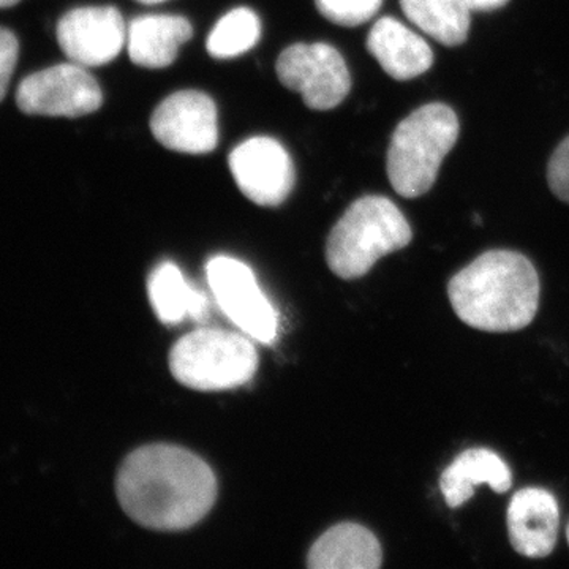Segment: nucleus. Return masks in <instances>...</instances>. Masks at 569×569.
<instances>
[{
    "instance_id": "nucleus-10",
    "label": "nucleus",
    "mask_w": 569,
    "mask_h": 569,
    "mask_svg": "<svg viewBox=\"0 0 569 569\" xmlns=\"http://www.w3.org/2000/svg\"><path fill=\"white\" fill-rule=\"evenodd\" d=\"M151 132L171 151L211 152L219 144L216 103L200 91L171 93L153 111Z\"/></svg>"
},
{
    "instance_id": "nucleus-1",
    "label": "nucleus",
    "mask_w": 569,
    "mask_h": 569,
    "mask_svg": "<svg viewBox=\"0 0 569 569\" xmlns=\"http://www.w3.org/2000/svg\"><path fill=\"white\" fill-rule=\"evenodd\" d=\"M123 511L146 529L197 526L217 498L216 475L203 459L173 445H149L127 456L116 481Z\"/></svg>"
},
{
    "instance_id": "nucleus-25",
    "label": "nucleus",
    "mask_w": 569,
    "mask_h": 569,
    "mask_svg": "<svg viewBox=\"0 0 569 569\" xmlns=\"http://www.w3.org/2000/svg\"><path fill=\"white\" fill-rule=\"evenodd\" d=\"M137 2L146 3V6H152V3L167 2V0H137Z\"/></svg>"
},
{
    "instance_id": "nucleus-5",
    "label": "nucleus",
    "mask_w": 569,
    "mask_h": 569,
    "mask_svg": "<svg viewBox=\"0 0 569 569\" xmlns=\"http://www.w3.org/2000/svg\"><path fill=\"white\" fill-rule=\"evenodd\" d=\"M258 369L257 348L249 336L222 329H198L170 351V370L183 387L224 391L244 387Z\"/></svg>"
},
{
    "instance_id": "nucleus-14",
    "label": "nucleus",
    "mask_w": 569,
    "mask_h": 569,
    "mask_svg": "<svg viewBox=\"0 0 569 569\" xmlns=\"http://www.w3.org/2000/svg\"><path fill=\"white\" fill-rule=\"evenodd\" d=\"M189 20L176 14H146L127 28V48L133 63L144 69H164L178 58L186 41L192 39Z\"/></svg>"
},
{
    "instance_id": "nucleus-17",
    "label": "nucleus",
    "mask_w": 569,
    "mask_h": 569,
    "mask_svg": "<svg viewBox=\"0 0 569 569\" xmlns=\"http://www.w3.org/2000/svg\"><path fill=\"white\" fill-rule=\"evenodd\" d=\"M148 293L153 312L164 325L208 320V296L187 282L181 269L170 261L153 269L148 280Z\"/></svg>"
},
{
    "instance_id": "nucleus-12",
    "label": "nucleus",
    "mask_w": 569,
    "mask_h": 569,
    "mask_svg": "<svg viewBox=\"0 0 569 569\" xmlns=\"http://www.w3.org/2000/svg\"><path fill=\"white\" fill-rule=\"evenodd\" d=\"M559 518V503L548 490H519L511 498L507 516L512 548L529 559H545L556 548Z\"/></svg>"
},
{
    "instance_id": "nucleus-7",
    "label": "nucleus",
    "mask_w": 569,
    "mask_h": 569,
    "mask_svg": "<svg viewBox=\"0 0 569 569\" xmlns=\"http://www.w3.org/2000/svg\"><path fill=\"white\" fill-rule=\"evenodd\" d=\"M276 70L284 88L298 92L312 110H332L350 93V70L331 44H291L277 59Z\"/></svg>"
},
{
    "instance_id": "nucleus-2",
    "label": "nucleus",
    "mask_w": 569,
    "mask_h": 569,
    "mask_svg": "<svg viewBox=\"0 0 569 569\" xmlns=\"http://www.w3.org/2000/svg\"><path fill=\"white\" fill-rule=\"evenodd\" d=\"M539 277L529 258L512 250L479 254L448 284L456 316L486 332H515L535 320Z\"/></svg>"
},
{
    "instance_id": "nucleus-21",
    "label": "nucleus",
    "mask_w": 569,
    "mask_h": 569,
    "mask_svg": "<svg viewBox=\"0 0 569 569\" xmlns=\"http://www.w3.org/2000/svg\"><path fill=\"white\" fill-rule=\"evenodd\" d=\"M548 182L552 193L569 204V137L560 142L550 157Z\"/></svg>"
},
{
    "instance_id": "nucleus-15",
    "label": "nucleus",
    "mask_w": 569,
    "mask_h": 569,
    "mask_svg": "<svg viewBox=\"0 0 569 569\" xmlns=\"http://www.w3.org/2000/svg\"><path fill=\"white\" fill-rule=\"evenodd\" d=\"M383 552L372 531L358 523H339L321 535L307 557L312 569H377Z\"/></svg>"
},
{
    "instance_id": "nucleus-4",
    "label": "nucleus",
    "mask_w": 569,
    "mask_h": 569,
    "mask_svg": "<svg viewBox=\"0 0 569 569\" xmlns=\"http://www.w3.org/2000/svg\"><path fill=\"white\" fill-rule=\"evenodd\" d=\"M459 132L458 114L448 104L429 103L411 112L389 142L387 170L392 189L403 198L429 192Z\"/></svg>"
},
{
    "instance_id": "nucleus-26",
    "label": "nucleus",
    "mask_w": 569,
    "mask_h": 569,
    "mask_svg": "<svg viewBox=\"0 0 569 569\" xmlns=\"http://www.w3.org/2000/svg\"><path fill=\"white\" fill-rule=\"evenodd\" d=\"M567 538H568V542H569V527H568V531H567Z\"/></svg>"
},
{
    "instance_id": "nucleus-23",
    "label": "nucleus",
    "mask_w": 569,
    "mask_h": 569,
    "mask_svg": "<svg viewBox=\"0 0 569 569\" xmlns=\"http://www.w3.org/2000/svg\"><path fill=\"white\" fill-rule=\"evenodd\" d=\"M468 9L477 11H492L507 6L509 0H463Z\"/></svg>"
},
{
    "instance_id": "nucleus-9",
    "label": "nucleus",
    "mask_w": 569,
    "mask_h": 569,
    "mask_svg": "<svg viewBox=\"0 0 569 569\" xmlns=\"http://www.w3.org/2000/svg\"><path fill=\"white\" fill-rule=\"evenodd\" d=\"M228 164L239 190L253 203L279 206L293 190V160L274 138H249L233 149Z\"/></svg>"
},
{
    "instance_id": "nucleus-8",
    "label": "nucleus",
    "mask_w": 569,
    "mask_h": 569,
    "mask_svg": "<svg viewBox=\"0 0 569 569\" xmlns=\"http://www.w3.org/2000/svg\"><path fill=\"white\" fill-rule=\"evenodd\" d=\"M103 93L86 67L59 63L29 74L18 86L17 104L24 114L81 118L99 110Z\"/></svg>"
},
{
    "instance_id": "nucleus-11",
    "label": "nucleus",
    "mask_w": 569,
    "mask_h": 569,
    "mask_svg": "<svg viewBox=\"0 0 569 569\" xmlns=\"http://www.w3.org/2000/svg\"><path fill=\"white\" fill-rule=\"evenodd\" d=\"M58 41L71 62L82 67L107 66L127 43V26L114 7H82L63 14Z\"/></svg>"
},
{
    "instance_id": "nucleus-19",
    "label": "nucleus",
    "mask_w": 569,
    "mask_h": 569,
    "mask_svg": "<svg viewBox=\"0 0 569 569\" xmlns=\"http://www.w3.org/2000/svg\"><path fill=\"white\" fill-rule=\"evenodd\" d=\"M261 36V22L257 13L250 9L231 10L217 22L209 33V54L216 59H233L252 50Z\"/></svg>"
},
{
    "instance_id": "nucleus-20",
    "label": "nucleus",
    "mask_w": 569,
    "mask_h": 569,
    "mask_svg": "<svg viewBox=\"0 0 569 569\" xmlns=\"http://www.w3.org/2000/svg\"><path fill=\"white\" fill-rule=\"evenodd\" d=\"M381 2L383 0H317V7L326 20L355 28L372 20Z\"/></svg>"
},
{
    "instance_id": "nucleus-22",
    "label": "nucleus",
    "mask_w": 569,
    "mask_h": 569,
    "mask_svg": "<svg viewBox=\"0 0 569 569\" xmlns=\"http://www.w3.org/2000/svg\"><path fill=\"white\" fill-rule=\"evenodd\" d=\"M20 43L9 29L0 28V102L6 99L13 71L17 69Z\"/></svg>"
},
{
    "instance_id": "nucleus-13",
    "label": "nucleus",
    "mask_w": 569,
    "mask_h": 569,
    "mask_svg": "<svg viewBox=\"0 0 569 569\" xmlns=\"http://www.w3.org/2000/svg\"><path fill=\"white\" fill-rule=\"evenodd\" d=\"M367 50L397 81L413 80L432 67L433 52L427 41L395 18L378 20L367 37Z\"/></svg>"
},
{
    "instance_id": "nucleus-16",
    "label": "nucleus",
    "mask_w": 569,
    "mask_h": 569,
    "mask_svg": "<svg viewBox=\"0 0 569 569\" xmlns=\"http://www.w3.org/2000/svg\"><path fill=\"white\" fill-rule=\"evenodd\" d=\"M481 485L498 493L508 492L512 485L511 470L505 460L486 448L467 449L440 478L441 493L449 508L462 507Z\"/></svg>"
},
{
    "instance_id": "nucleus-24",
    "label": "nucleus",
    "mask_w": 569,
    "mask_h": 569,
    "mask_svg": "<svg viewBox=\"0 0 569 569\" xmlns=\"http://www.w3.org/2000/svg\"><path fill=\"white\" fill-rule=\"evenodd\" d=\"M20 2L21 0H0V9H11Z\"/></svg>"
},
{
    "instance_id": "nucleus-3",
    "label": "nucleus",
    "mask_w": 569,
    "mask_h": 569,
    "mask_svg": "<svg viewBox=\"0 0 569 569\" xmlns=\"http://www.w3.org/2000/svg\"><path fill=\"white\" fill-rule=\"evenodd\" d=\"M410 223L387 197L367 194L356 200L332 228L326 244L329 269L342 279H359L380 258L411 242Z\"/></svg>"
},
{
    "instance_id": "nucleus-18",
    "label": "nucleus",
    "mask_w": 569,
    "mask_h": 569,
    "mask_svg": "<svg viewBox=\"0 0 569 569\" xmlns=\"http://www.w3.org/2000/svg\"><path fill=\"white\" fill-rule=\"evenodd\" d=\"M408 20L445 47H459L470 32V9L463 0H400Z\"/></svg>"
},
{
    "instance_id": "nucleus-6",
    "label": "nucleus",
    "mask_w": 569,
    "mask_h": 569,
    "mask_svg": "<svg viewBox=\"0 0 569 569\" xmlns=\"http://www.w3.org/2000/svg\"><path fill=\"white\" fill-rule=\"evenodd\" d=\"M209 288L224 316L250 339L272 343L279 313L263 293L252 269L231 257H213L206 264Z\"/></svg>"
}]
</instances>
